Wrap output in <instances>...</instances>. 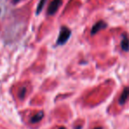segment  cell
<instances>
[{"label": "cell", "instance_id": "4", "mask_svg": "<svg viewBox=\"0 0 129 129\" xmlns=\"http://www.w3.org/2000/svg\"><path fill=\"white\" fill-rule=\"evenodd\" d=\"M128 97H129V87H126V88H124L123 92L121 93V96L119 97V103L120 104H124Z\"/></svg>", "mask_w": 129, "mask_h": 129}, {"label": "cell", "instance_id": "10", "mask_svg": "<svg viewBox=\"0 0 129 129\" xmlns=\"http://www.w3.org/2000/svg\"><path fill=\"white\" fill-rule=\"evenodd\" d=\"M0 12H1V10H0Z\"/></svg>", "mask_w": 129, "mask_h": 129}, {"label": "cell", "instance_id": "5", "mask_svg": "<svg viewBox=\"0 0 129 129\" xmlns=\"http://www.w3.org/2000/svg\"><path fill=\"white\" fill-rule=\"evenodd\" d=\"M121 48L124 51H127L129 50V39L126 36V34H123L122 40H121Z\"/></svg>", "mask_w": 129, "mask_h": 129}, {"label": "cell", "instance_id": "3", "mask_svg": "<svg viewBox=\"0 0 129 129\" xmlns=\"http://www.w3.org/2000/svg\"><path fill=\"white\" fill-rule=\"evenodd\" d=\"M106 26L107 25L105 21H98V22L96 23L93 27H92L90 34H91L92 35H94V34H96L99 31H100V30H102V29H105V28H106Z\"/></svg>", "mask_w": 129, "mask_h": 129}, {"label": "cell", "instance_id": "1", "mask_svg": "<svg viewBox=\"0 0 129 129\" xmlns=\"http://www.w3.org/2000/svg\"><path fill=\"white\" fill-rule=\"evenodd\" d=\"M71 35V30L67 27H61L60 29L59 36L56 41V45H63L68 42Z\"/></svg>", "mask_w": 129, "mask_h": 129}, {"label": "cell", "instance_id": "6", "mask_svg": "<svg viewBox=\"0 0 129 129\" xmlns=\"http://www.w3.org/2000/svg\"><path fill=\"white\" fill-rule=\"evenodd\" d=\"M46 2H47V0H40L39 4H38V5H37V8H36V15H39V14L41 13V12L42 11Z\"/></svg>", "mask_w": 129, "mask_h": 129}, {"label": "cell", "instance_id": "2", "mask_svg": "<svg viewBox=\"0 0 129 129\" xmlns=\"http://www.w3.org/2000/svg\"><path fill=\"white\" fill-rule=\"evenodd\" d=\"M61 3H62V0H53L48 8V12H48V15L52 16L54 14H55L56 12L58 11V9L61 6Z\"/></svg>", "mask_w": 129, "mask_h": 129}, {"label": "cell", "instance_id": "9", "mask_svg": "<svg viewBox=\"0 0 129 129\" xmlns=\"http://www.w3.org/2000/svg\"><path fill=\"white\" fill-rule=\"evenodd\" d=\"M19 1H20V0H12V3H13V4H17V3H19Z\"/></svg>", "mask_w": 129, "mask_h": 129}, {"label": "cell", "instance_id": "7", "mask_svg": "<svg viewBox=\"0 0 129 129\" xmlns=\"http://www.w3.org/2000/svg\"><path fill=\"white\" fill-rule=\"evenodd\" d=\"M42 117H43V112H38L36 115H34V117L32 118V122H34V123H36V122H38V121H40L41 119H42Z\"/></svg>", "mask_w": 129, "mask_h": 129}, {"label": "cell", "instance_id": "8", "mask_svg": "<svg viewBox=\"0 0 129 129\" xmlns=\"http://www.w3.org/2000/svg\"><path fill=\"white\" fill-rule=\"evenodd\" d=\"M26 87H24L23 86L22 88L19 89V97L22 99V98H24L25 97V95H26Z\"/></svg>", "mask_w": 129, "mask_h": 129}]
</instances>
